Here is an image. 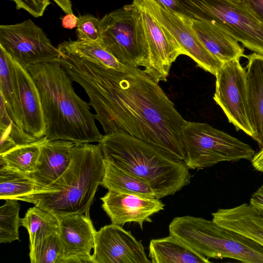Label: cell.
Segmentation results:
<instances>
[{"instance_id":"obj_1","label":"cell","mask_w":263,"mask_h":263,"mask_svg":"<svg viewBox=\"0 0 263 263\" xmlns=\"http://www.w3.org/2000/svg\"><path fill=\"white\" fill-rule=\"evenodd\" d=\"M66 71L84 89L105 134L123 133L184 161L186 122L157 83L139 67L118 71L77 56Z\"/></svg>"},{"instance_id":"obj_2","label":"cell","mask_w":263,"mask_h":263,"mask_svg":"<svg viewBox=\"0 0 263 263\" xmlns=\"http://www.w3.org/2000/svg\"><path fill=\"white\" fill-rule=\"evenodd\" d=\"M27 69L40 92L48 141L64 140L76 144L101 141L104 135L96 126L89 104L76 93L59 62L37 64Z\"/></svg>"},{"instance_id":"obj_3","label":"cell","mask_w":263,"mask_h":263,"mask_svg":"<svg viewBox=\"0 0 263 263\" xmlns=\"http://www.w3.org/2000/svg\"><path fill=\"white\" fill-rule=\"evenodd\" d=\"M104 158L99 144H75L67 170L53 183L17 198L33 203L58 218L89 212L104 176Z\"/></svg>"},{"instance_id":"obj_4","label":"cell","mask_w":263,"mask_h":263,"mask_svg":"<svg viewBox=\"0 0 263 263\" xmlns=\"http://www.w3.org/2000/svg\"><path fill=\"white\" fill-rule=\"evenodd\" d=\"M104 160L146 182L157 198L172 195L191 183L184 161L123 133L105 134L99 143Z\"/></svg>"},{"instance_id":"obj_5","label":"cell","mask_w":263,"mask_h":263,"mask_svg":"<svg viewBox=\"0 0 263 263\" xmlns=\"http://www.w3.org/2000/svg\"><path fill=\"white\" fill-rule=\"evenodd\" d=\"M170 235L206 257L263 263V247L252 240L202 217H175Z\"/></svg>"},{"instance_id":"obj_6","label":"cell","mask_w":263,"mask_h":263,"mask_svg":"<svg viewBox=\"0 0 263 263\" xmlns=\"http://www.w3.org/2000/svg\"><path fill=\"white\" fill-rule=\"evenodd\" d=\"M189 169L212 166L224 161L251 160L255 153L251 146L226 132L205 123L187 121L182 128Z\"/></svg>"},{"instance_id":"obj_7","label":"cell","mask_w":263,"mask_h":263,"mask_svg":"<svg viewBox=\"0 0 263 263\" xmlns=\"http://www.w3.org/2000/svg\"><path fill=\"white\" fill-rule=\"evenodd\" d=\"M99 43L124 65L146 67L148 48L140 7L133 2L105 14Z\"/></svg>"},{"instance_id":"obj_8","label":"cell","mask_w":263,"mask_h":263,"mask_svg":"<svg viewBox=\"0 0 263 263\" xmlns=\"http://www.w3.org/2000/svg\"><path fill=\"white\" fill-rule=\"evenodd\" d=\"M177 1L193 20L216 23L245 47L263 55V23L239 1Z\"/></svg>"},{"instance_id":"obj_9","label":"cell","mask_w":263,"mask_h":263,"mask_svg":"<svg viewBox=\"0 0 263 263\" xmlns=\"http://www.w3.org/2000/svg\"><path fill=\"white\" fill-rule=\"evenodd\" d=\"M0 46L22 66L60 62L61 53L31 19L0 26Z\"/></svg>"},{"instance_id":"obj_10","label":"cell","mask_w":263,"mask_h":263,"mask_svg":"<svg viewBox=\"0 0 263 263\" xmlns=\"http://www.w3.org/2000/svg\"><path fill=\"white\" fill-rule=\"evenodd\" d=\"M239 60L222 64L215 76L213 99L237 130H241L253 139L255 133L248 111L246 69Z\"/></svg>"},{"instance_id":"obj_11","label":"cell","mask_w":263,"mask_h":263,"mask_svg":"<svg viewBox=\"0 0 263 263\" xmlns=\"http://www.w3.org/2000/svg\"><path fill=\"white\" fill-rule=\"evenodd\" d=\"M133 3L146 10L172 36L184 55L197 65L215 76L222 63L204 47L191 26V20L182 17L160 6L153 0H134Z\"/></svg>"},{"instance_id":"obj_12","label":"cell","mask_w":263,"mask_h":263,"mask_svg":"<svg viewBox=\"0 0 263 263\" xmlns=\"http://www.w3.org/2000/svg\"><path fill=\"white\" fill-rule=\"evenodd\" d=\"M93 263H150L141 241L130 231L111 223L96 232Z\"/></svg>"},{"instance_id":"obj_13","label":"cell","mask_w":263,"mask_h":263,"mask_svg":"<svg viewBox=\"0 0 263 263\" xmlns=\"http://www.w3.org/2000/svg\"><path fill=\"white\" fill-rule=\"evenodd\" d=\"M140 7L148 48V63L144 70L157 83L166 82L172 64L184 55V52L167 31Z\"/></svg>"},{"instance_id":"obj_14","label":"cell","mask_w":263,"mask_h":263,"mask_svg":"<svg viewBox=\"0 0 263 263\" xmlns=\"http://www.w3.org/2000/svg\"><path fill=\"white\" fill-rule=\"evenodd\" d=\"M61 263H93L91 251L96 231L89 212L58 217Z\"/></svg>"},{"instance_id":"obj_15","label":"cell","mask_w":263,"mask_h":263,"mask_svg":"<svg viewBox=\"0 0 263 263\" xmlns=\"http://www.w3.org/2000/svg\"><path fill=\"white\" fill-rule=\"evenodd\" d=\"M102 207L111 223L123 225L136 222L143 230L144 222H152L151 217L163 210L165 204L157 198L141 196L108 190L101 198Z\"/></svg>"},{"instance_id":"obj_16","label":"cell","mask_w":263,"mask_h":263,"mask_svg":"<svg viewBox=\"0 0 263 263\" xmlns=\"http://www.w3.org/2000/svg\"><path fill=\"white\" fill-rule=\"evenodd\" d=\"M22 113L24 130L36 139L46 135V125L37 87L27 69L10 55Z\"/></svg>"},{"instance_id":"obj_17","label":"cell","mask_w":263,"mask_h":263,"mask_svg":"<svg viewBox=\"0 0 263 263\" xmlns=\"http://www.w3.org/2000/svg\"><path fill=\"white\" fill-rule=\"evenodd\" d=\"M75 144L70 141L55 140L43 146L35 171L28 175L35 183L34 192L51 184L64 173L71 162Z\"/></svg>"},{"instance_id":"obj_18","label":"cell","mask_w":263,"mask_h":263,"mask_svg":"<svg viewBox=\"0 0 263 263\" xmlns=\"http://www.w3.org/2000/svg\"><path fill=\"white\" fill-rule=\"evenodd\" d=\"M212 221L220 227L243 236L263 247V212L244 203L212 213Z\"/></svg>"},{"instance_id":"obj_19","label":"cell","mask_w":263,"mask_h":263,"mask_svg":"<svg viewBox=\"0 0 263 263\" xmlns=\"http://www.w3.org/2000/svg\"><path fill=\"white\" fill-rule=\"evenodd\" d=\"M248 106L250 121L255 140L263 147V55L254 52L246 55Z\"/></svg>"},{"instance_id":"obj_20","label":"cell","mask_w":263,"mask_h":263,"mask_svg":"<svg viewBox=\"0 0 263 263\" xmlns=\"http://www.w3.org/2000/svg\"><path fill=\"white\" fill-rule=\"evenodd\" d=\"M191 26L204 47L222 64L246 57L238 42L216 23L192 20Z\"/></svg>"},{"instance_id":"obj_21","label":"cell","mask_w":263,"mask_h":263,"mask_svg":"<svg viewBox=\"0 0 263 263\" xmlns=\"http://www.w3.org/2000/svg\"><path fill=\"white\" fill-rule=\"evenodd\" d=\"M149 257L153 263L211 262L208 258L170 235L151 240Z\"/></svg>"},{"instance_id":"obj_22","label":"cell","mask_w":263,"mask_h":263,"mask_svg":"<svg viewBox=\"0 0 263 263\" xmlns=\"http://www.w3.org/2000/svg\"><path fill=\"white\" fill-rule=\"evenodd\" d=\"M104 174L100 185L108 190L156 198L150 185L144 180L104 160Z\"/></svg>"},{"instance_id":"obj_23","label":"cell","mask_w":263,"mask_h":263,"mask_svg":"<svg viewBox=\"0 0 263 263\" xmlns=\"http://www.w3.org/2000/svg\"><path fill=\"white\" fill-rule=\"evenodd\" d=\"M0 95L4 99L9 115L15 123L24 130L17 85L10 62V55L1 46H0Z\"/></svg>"},{"instance_id":"obj_24","label":"cell","mask_w":263,"mask_h":263,"mask_svg":"<svg viewBox=\"0 0 263 263\" xmlns=\"http://www.w3.org/2000/svg\"><path fill=\"white\" fill-rule=\"evenodd\" d=\"M21 224L28 232L30 249L48 236L59 233L60 229L59 218L36 206L27 210L24 217L21 219Z\"/></svg>"},{"instance_id":"obj_25","label":"cell","mask_w":263,"mask_h":263,"mask_svg":"<svg viewBox=\"0 0 263 263\" xmlns=\"http://www.w3.org/2000/svg\"><path fill=\"white\" fill-rule=\"evenodd\" d=\"M58 48L116 70L122 71L126 69L125 65L119 62L98 42L69 40L60 43Z\"/></svg>"},{"instance_id":"obj_26","label":"cell","mask_w":263,"mask_h":263,"mask_svg":"<svg viewBox=\"0 0 263 263\" xmlns=\"http://www.w3.org/2000/svg\"><path fill=\"white\" fill-rule=\"evenodd\" d=\"M48 141L45 137L28 144L18 145L0 155L6 166L28 175L33 172L43 146Z\"/></svg>"},{"instance_id":"obj_27","label":"cell","mask_w":263,"mask_h":263,"mask_svg":"<svg viewBox=\"0 0 263 263\" xmlns=\"http://www.w3.org/2000/svg\"><path fill=\"white\" fill-rule=\"evenodd\" d=\"M0 155L18 145L34 142L35 139L18 127L9 115L4 99L1 95L0 104Z\"/></svg>"},{"instance_id":"obj_28","label":"cell","mask_w":263,"mask_h":263,"mask_svg":"<svg viewBox=\"0 0 263 263\" xmlns=\"http://www.w3.org/2000/svg\"><path fill=\"white\" fill-rule=\"evenodd\" d=\"M34 182L28 175L8 166L0 168V199H16L33 193Z\"/></svg>"},{"instance_id":"obj_29","label":"cell","mask_w":263,"mask_h":263,"mask_svg":"<svg viewBox=\"0 0 263 263\" xmlns=\"http://www.w3.org/2000/svg\"><path fill=\"white\" fill-rule=\"evenodd\" d=\"M5 200L0 208V243H11L19 240L18 228L22 226L20 204L16 199Z\"/></svg>"},{"instance_id":"obj_30","label":"cell","mask_w":263,"mask_h":263,"mask_svg":"<svg viewBox=\"0 0 263 263\" xmlns=\"http://www.w3.org/2000/svg\"><path fill=\"white\" fill-rule=\"evenodd\" d=\"M62 246L59 233H53L30 249L31 263H61Z\"/></svg>"},{"instance_id":"obj_31","label":"cell","mask_w":263,"mask_h":263,"mask_svg":"<svg viewBox=\"0 0 263 263\" xmlns=\"http://www.w3.org/2000/svg\"><path fill=\"white\" fill-rule=\"evenodd\" d=\"M76 33L78 40L100 42V20L88 14L78 17Z\"/></svg>"},{"instance_id":"obj_32","label":"cell","mask_w":263,"mask_h":263,"mask_svg":"<svg viewBox=\"0 0 263 263\" xmlns=\"http://www.w3.org/2000/svg\"><path fill=\"white\" fill-rule=\"evenodd\" d=\"M14 3L17 10L26 11L34 17L42 16L50 0H10Z\"/></svg>"},{"instance_id":"obj_33","label":"cell","mask_w":263,"mask_h":263,"mask_svg":"<svg viewBox=\"0 0 263 263\" xmlns=\"http://www.w3.org/2000/svg\"><path fill=\"white\" fill-rule=\"evenodd\" d=\"M163 8L173 12L186 19L193 20L191 16L181 7L177 0H153Z\"/></svg>"},{"instance_id":"obj_34","label":"cell","mask_w":263,"mask_h":263,"mask_svg":"<svg viewBox=\"0 0 263 263\" xmlns=\"http://www.w3.org/2000/svg\"><path fill=\"white\" fill-rule=\"evenodd\" d=\"M239 1L263 23V0H239Z\"/></svg>"},{"instance_id":"obj_35","label":"cell","mask_w":263,"mask_h":263,"mask_svg":"<svg viewBox=\"0 0 263 263\" xmlns=\"http://www.w3.org/2000/svg\"><path fill=\"white\" fill-rule=\"evenodd\" d=\"M250 204L254 208L263 212V184L252 195Z\"/></svg>"},{"instance_id":"obj_36","label":"cell","mask_w":263,"mask_h":263,"mask_svg":"<svg viewBox=\"0 0 263 263\" xmlns=\"http://www.w3.org/2000/svg\"><path fill=\"white\" fill-rule=\"evenodd\" d=\"M78 17L73 13L66 14L61 19L62 26L67 29H72L77 27Z\"/></svg>"},{"instance_id":"obj_37","label":"cell","mask_w":263,"mask_h":263,"mask_svg":"<svg viewBox=\"0 0 263 263\" xmlns=\"http://www.w3.org/2000/svg\"><path fill=\"white\" fill-rule=\"evenodd\" d=\"M251 161L256 170L263 172V147L255 154Z\"/></svg>"},{"instance_id":"obj_38","label":"cell","mask_w":263,"mask_h":263,"mask_svg":"<svg viewBox=\"0 0 263 263\" xmlns=\"http://www.w3.org/2000/svg\"><path fill=\"white\" fill-rule=\"evenodd\" d=\"M66 14L73 13L72 4L70 0H53Z\"/></svg>"},{"instance_id":"obj_39","label":"cell","mask_w":263,"mask_h":263,"mask_svg":"<svg viewBox=\"0 0 263 263\" xmlns=\"http://www.w3.org/2000/svg\"><path fill=\"white\" fill-rule=\"evenodd\" d=\"M233 1H239V0H233Z\"/></svg>"}]
</instances>
